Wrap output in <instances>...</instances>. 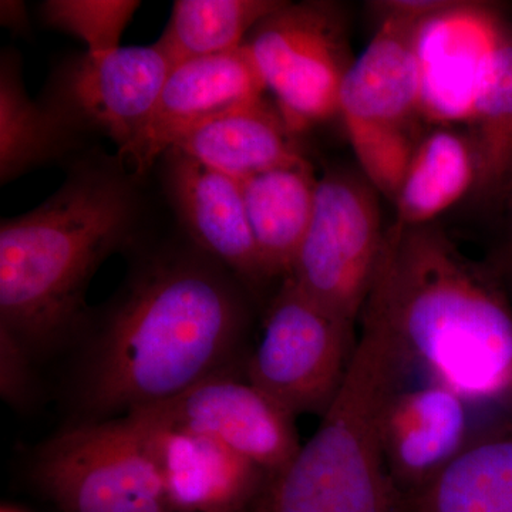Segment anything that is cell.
<instances>
[{"mask_svg": "<svg viewBox=\"0 0 512 512\" xmlns=\"http://www.w3.org/2000/svg\"><path fill=\"white\" fill-rule=\"evenodd\" d=\"M117 292L90 309L69 384L73 424L117 419L220 376H244L251 293L185 237L146 235Z\"/></svg>", "mask_w": 512, "mask_h": 512, "instance_id": "6da1fadb", "label": "cell"}, {"mask_svg": "<svg viewBox=\"0 0 512 512\" xmlns=\"http://www.w3.org/2000/svg\"><path fill=\"white\" fill-rule=\"evenodd\" d=\"M119 154L90 147L69 161L62 187L0 224V328L35 360L74 346L89 318L101 264L146 237L144 180Z\"/></svg>", "mask_w": 512, "mask_h": 512, "instance_id": "7a4b0ae2", "label": "cell"}, {"mask_svg": "<svg viewBox=\"0 0 512 512\" xmlns=\"http://www.w3.org/2000/svg\"><path fill=\"white\" fill-rule=\"evenodd\" d=\"M365 306L382 316L410 367L467 402L512 412L510 295L440 225L386 229Z\"/></svg>", "mask_w": 512, "mask_h": 512, "instance_id": "3957f363", "label": "cell"}, {"mask_svg": "<svg viewBox=\"0 0 512 512\" xmlns=\"http://www.w3.org/2000/svg\"><path fill=\"white\" fill-rule=\"evenodd\" d=\"M360 320L348 372L318 430L245 512H404L384 464L383 424L410 366L379 313L365 306Z\"/></svg>", "mask_w": 512, "mask_h": 512, "instance_id": "277c9868", "label": "cell"}, {"mask_svg": "<svg viewBox=\"0 0 512 512\" xmlns=\"http://www.w3.org/2000/svg\"><path fill=\"white\" fill-rule=\"evenodd\" d=\"M429 20L382 19L346 74L339 97L350 146L362 174L394 201L421 138L424 114L420 39Z\"/></svg>", "mask_w": 512, "mask_h": 512, "instance_id": "5b68a950", "label": "cell"}, {"mask_svg": "<svg viewBox=\"0 0 512 512\" xmlns=\"http://www.w3.org/2000/svg\"><path fill=\"white\" fill-rule=\"evenodd\" d=\"M384 235L379 191L362 173L330 170L318 178L311 225L288 278L355 326L375 281Z\"/></svg>", "mask_w": 512, "mask_h": 512, "instance_id": "8992f818", "label": "cell"}, {"mask_svg": "<svg viewBox=\"0 0 512 512\" xmlns=\"http://www.w3.org/2000/svg\"><path fill=\"white\" fill-rule=\"evenodd\" d=\"M245 45L293 133L339 114L340 90L355 59L348 19L336 3L282 2Z\"/></svg>", "mask_w": 512, "mask_h": 512, "instance_id": "52a82bcc", "label": "cell"}, {"mask_svg": "<svg viewBox=\"0 0 512 512\" xmlns=\"http://www.w3.org/2000/svg\"><path fill=\"white\" fill-rule=\"evenodd\" d=\"M32 477L62 512H174L126 417L59 431L36 451Z\"/></svg>", "mask_w": 512, "mask_h": 512, "instance_id": "ba28073f", "label": "cell"}, {"mask_svg": "<svg viewBox=\"0 0 512 512\" xmlns=\"http://www.w3.org/2000/svg\"><path fill=\"white\" fill-rule=\"evenodd\" d=\"M353 330L286 278L266 308L245 379L295 417H322L348 372L357 343Z\"/></svg>", "mask_w": 512, "mask_h": 512, "instance_id": "9c48e42d", "label": "cell"}, {"mask_svg": "<svg viewBox=\"0 0 512 512\" xmlns=\"http://www.w3.org/2000/svg\"><path fill=\"white\" fill-rule=\"evenodd\" d=\"M173 67L157 43L84 52L57 64L37 101L83 143L109 138L121 153L147 126Z\"/></svg>", "mask_w": 512, "mask_h": 512, "instance_id": "30bf717a", "label": "cell"}, {"mask_svg": "<svg viewBox=\"0 0 512 512\" xmlns=\"http://www.w3.org/2000/svg\"><path fill=\"white\" fill-rule=\"evenodd\" d=\"M127 414L212 437L268 476L288 466L302 447L296 417L244 376L212 377Z\"/></svg>", "mask_w": 512, "mask_h": 512, "instance_id": "8fae6325", "label": "cell"}, {"mask_svg": "<svg viewBox=\"0 0 512 512\" xmlns=\"http://www.w3.org/2000/svg\"><path fill=\"white\" fill-rule=\"evenodd\" d=\"M156 168L165 200L185 237L224 265L249 293L269 282L249 225L241 181L177 148L168 150Z\"/></svg>", "mask_w": 512, "mask_h": 512, "instance_id": "7c38bea8", "label": "cell"}, {"mask_svg": "<svg viewBox=\"0 0 512 512\" xmlns=\"http://www.w3.org/2000/svg\"><path fill=\"white\" fill-rule=\"evenodd\" d=\"M264 79L244 45L224 55L177 64L168 74L147 126L119 156L148 177L178 138L225 111L262 99Z\"/></svg>", "mask_w": 512, "mask_h": 512, "instance_id": "4fadbf2b", "label": "cell"}, {"mask_svg": "<svg viewBox=\"0 0 512 512\" xmlns=\"http://www.w3.org/2000/svg\"><path fill=\"white\" fill-rule=\"evenodd\" d=\"M163 480L174 512H245L268 474L221 441L126 414Z\"/></svg>", "mask_w": 512, "mask_h": 512, "instance_id": "5bb4252c", "label": "cell"}, {"mask_svg": "<svg viewBox=\"0 0 512 512\" xmlns=\"http://www.w3.org/2000/svg\"><path fill=\"white\" fill-rule=\"evenodd\" d=\"M467 400L440 383L399 390L387 407L383 454L404 510L461 453L470 433Z\"/></svg>", "mask_w": 512, "mask_h": 512, "instance_id": "9a60e30c", "label": "cell"}, {"mask_svg": "<svg viewBox=\"0 0 512 512\" xmlns=\"http://www.w3.org/2000/svg\"><path fill=\"white\" fill-rule=\"evenodd\" d=\"M501 30L476 3L460 2L424 25L420 39L426 117L466 120Z\"/></svg>", "mask_w": 512, "mask_h": 512, "instance_id": "2e32d148", "label": "cell"}, {"mask_svg": "<svg viewBox=\"0 0 512 512\" xmlns=\"http://www.w3.org/2000/svg\"><path fill=\"white\" fill-rule=\"evenodd\" d=\"M173 148L235 180L311 164L278 107L264 97L191 128Z\"/></svg>", "mask_w": 512, "mask_h": 512, "instance_id": "e0dca14e", "label": "cell"}, {"mask_svg": "<svg viewBox=\"0 0 512 512\" xmlns=\"http://www.w3.org/2000/svg\"><path fill=\"white\" fill-rule=\"evenodd\" d=\"M239 181L266 278L282 282L311 225L318 178L308 164Z\"/></svg>", "mask_w": 512, "mask_h": 512, "instance_id": "ac0fdd59", "label": "cell"}, {"mask_svg": "<svg viewBox=\"0 0 512 512\" xmlns=\"http://www.w3.org/2000/svg\"><path fill=\"white\" fill-rule=\"evenodd\" d=\"M406 512H512V424L471 436Z\"/></svg>", "mask_w": 512, "mask_h": 512, "instance_id": "d6986e66", "label": "cell"}, {"mask_svg": "<svg viewBox=\"0 0 512 512\" xmlns=\"http://www.w3.org/2000/svg\"><path fill=\"white\" fill-rule=\"evenodd\" d=\"M39 103L32 100L22 79L16 50L0 57V181L2 185L42 165L72 160L87 150Z\"/></svg>", "mask_w": 512, "mask_h": 512, "instance_id": "ffe728a7", "label": "cell"}, {"mask_svg": "<svg viewBox=\"0 0 512 512\" xmlns=\"http://www.w3.org/2000/svg\"><path fill=\"white\" fill-rule=\"evenodd\" d=\"M477 183L470 137L451 128L424 134L394 198L396 224L420 227L463 200Z\"/></svg>", "mask_w": 512, "mask_h": 512, "instance_id": "44dd1931", "label": "cell"}, {"mask_svg": "<svg viewBox=\"0 0 512 512\" xmlns=\"http://www.w3.org/2000/svg\"><path fill=\"white\" fill-rule=\"evenodd\" d=\"M467 121L477 165L474 191L487 197L512 180V36L504 30L485 64Z\"/></svg>", "mask_w": 512, "mask_h": 512, "instance_id": "7402d4cb", "label": "cell"}, {"mask_svg": "<svg viewBox=\"0 0 512 512\" xmlns=\"http://www.w3.org/2000/svg\"><path fill=\"white\" fill-rule=\"evenodd\" d=\"M278 0H177L157 45L173 66L224 55L245 45L252 29L281 6Z\"/></svg>", "mask_w": 512, "mask_h": 512, "instance_id": "603a6c76", "label": "cell"}, {"mask_svg": "<svg viewBox=\"0 0 512 512\" xmlns=\"http://www.w3.org/2000/svg\"><path fill=\"white\" fill-rule=\"evenodd\" d=\"M140 5L137 0H47L40 5V18L49 28L82 40L89 55L100 56L120 49Z\"/></svg>", "mask_w": 512, "mask_h": 512, "instance_id": "cb8c5ba5", "label": "cell"}, {"mask_svg": "<svg viewBox=\"0 0 512 512\" xmlns=\"http://www.w3.org/2000/svg\"><path fill=\"white\" fill-rule=\"evenodd\" d=\"M35 357L8 330L0 328V396L16 410L33 406L37 397Z\"/></svg>", "mask_w": 512, "mask_h": 512, "instance_id": "d4e9b609", "label": "cell"}, {"mask_svg": "<svg viewBox=\"0 0 512 512\" xmlns=\"http://www.w3.org/2000/svg\"><path fill=\"white\" fill-rule=\"evenodd\" d=\"M460 2L454 0H380L372 2L380 19L400 16L417 20H431L447 10L456 8Z\"/></svg>", "mask_w": 512, "mask_h": 512, "instance_id": "484cf974", "label": "cell"}, {"mask_svg": "<svg viewBox=\"0 0 512 512\" xmlns=\"http://www.w3.org/2000/svg\"><path fill=\"white\" fill-rule=\"evenodd\" d=\"M0 18L2 25L16 33H28L30 29L28 13L23 2L2 0L0 3Z\"/></svg>", "mask_w": 512, "mask_h": 512, "instance_id": "4316f807", "label": "cell"}, {"mask_svg": "<svg viewBox=\"0 0 512 512\" xmlns=\"http://www.w3.org/2000/svg\"><path fill=\"white\" fill-rule=\"evenodd\" d=\"M501 278H503L505 288H507L508 295H510L512 302V262L511 264H507V266H505V271Z\"/></svg>", "mask_w": 512, "mask_h": 512, "instance_id": "83f0119b", "label": "cell"}, {"mask_svg": "<svg viewBox=\"0 0 512 512\" xmlns=\"http://www.w3.org/2000/svg\"><path fill=\"white\" fill-rule=\"evenodd\" d=\"M507 191H508V202H510V210H511V217H512V180L510 181V184L507 185Z\"/></svg>", "mask_w": 512, "mask_h": 512, "instance_id": "f1b7e54d", "label": "cell"}, {"mask_svg": "<svg viewBox=\"0 0 512 512\" xmlns=\"http://www.w3.org/2000/svg\"><path fill=\"white\" fill-rule=\"evenodd\" d=\"M2 512H23V511L18 510V508L3 507Z\"/></svg>", "mask_w": 512, "mask_h": 512, "instance_id": "f546056e", "label": "cell"}]
</instances>
